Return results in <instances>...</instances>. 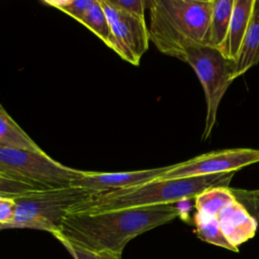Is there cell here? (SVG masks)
<instances>
[{"mask_svg": "<svg viewBox=\"0 0 259 259\" xmlns=\"http://www.w3.org/2000/svg\"><path fill=\"white\" fill-rule=\"evenodd\" d=\"M0 171L38 189L71 186L82 170L67 167L45 151L33 152L0 146Z\"/></svg>", "mask_w": 259, "mask_h": 259, "instance_id": "8992f818", "label": "cell"}, {"mask_svg": "<svg viewBox=\"0 0 259 259\" xmlns=\"http://www.w3.org/2000/svg\"><path fill=\"white\" fill-rule=\"evenodd\" d=\"M259 63V0H254L253 9L240 52L235 61V77L245 74Z\"/></svg>", "mask_w": 259, "mask_h": 259, "instance_id": "7c38bea8", "label": "cell"}, {"mask_svg": "<svg viewBox=\"0 0 259 259\" xmlns=\"http://www.w3.org/2000/svg\"><path fill=\"white\" fill-rule=\"evenodd\" d=\"M213 0H150V40L163 54L180 59L192 46H204Z\"/></svg>", "mask_w": 259, "mask_h": 259, "instance_id": "7a4b0ae2", "label": "cell"}, {"mask_svg": "<svg viewBox=\"0 0 259 259\" xmlns=\"http://www.w3.org/2000/svg\"><path fill=\"white\" fill-rule=\"evenodd\" d=\"M234 175L235 172L170 179L160 178L136 187L96 194L72 212H99L140 206L174 204L195 198L199 193L212 187H229Z\"/></svg>", "mask_w": 259, "mask_h": 259, "instance_id": "3957f363", "label": "cell"}, {"mask_svg": "<svg viewBox=\"0 0 259 259\" xmlns=\"http://www.w3.org/2000/svg\"><path fill=\"white\" fill-rule=\"evenodd\" d=\"M65 249L70 253V255L73 257V259H116L110 256H106V255H99V254H95L93 252H90L88 250L73 246L71 244L62 242L61 243Z\"/></svg>", "mask_w": 259, "mask_h": 259, "instance_id": "7402d4cb", "label": "cell"}, {"mask_svg": "<svg viewBox=\"0 0 259 259\" xmlns=\"http://www.w3.org/2000/svg\"><path fill=\"white\" fill-rule=\"evenodd\" d=\"M172 166L114 173L82 170L80 177L75 179L71 186L86 189L94 194L118 191L160 179Z\"/></svg>", "mask_w": 259, "mask_h": 259, "instance_id": "9c48e42d", "label": "cell"}, {"mask_svg": "<svg viewBox=\"0 0 259 259\" xmlns=\"http://www.w3.org/2000/svg\"><path fill=\"white\" fill-rule=\"evenodd\" d=\"M174 204L140 206L99 212H71L53 235L60 243L120 259L136 237L180 217Z\"/></svg>", "mask_w": 259, "mask_h": 259, "instance_id": "6da1fadb", "label": "cell"}, {"mask_svg": "<svg viewBox=\"0 0 259 259\" xmlns=\"http://www.w3.org/2000/svg\"><path fill=\"white\" fill-rule=\"evenodd\" d=\"M16 211L14 198L0 196V230L9 229Z\"/></svg>", "mask_w": 259, "mask_h": 259, "instance_id": "ffe728a7", "label": "cell"}, {"mask_svg": "<svg viewBox=\"0 0 259 259\" xmlns=\"http://www.w3.org/2000/svg\"><path fill=\"white\" fill-rule=\"evenodd\" d=\"M236 198L246 207L249 213L259 224V188L243 189L229 186Z\"/></svg>", "mask_w": 259, "mask_h": 259, "instance_id": "d6986e66", "label": "cell"}, {"mask_svg": "<svg viewBox=\"0 0 259 259\" xmlns=\"http://www.w3.org/2000/svg\"><path fill=\"white\" fill-rule=\"evenodd\" d=\"M259 162V150L236 148L212 151L174 164L161 178H181L236 172Z\"/></svg>", "mask_w": 259, "mask_h": 259, "instance_id": "ba28073f", "label": "cell"}, {"mask_svg": "<svg viewBox=\"0 0 259 259\" xmlns=\"http://www.w3.org/2000/svg\"><path fill=\"white\" fill-rule=\"evenodd\" d=\"M94 193L76 186L38 189L14 198L15 217L11 228L46 231L54 235L64 219L89 201Z\"/></svg>", "mask_w": 259, "mask_h": 259, "instance_id": "277c9868", "label": "cell"}, {"mask_svg": "<svg viewBox=\"0 0 259 259\" xmlns=\"http://www.w3.org/2000/svg\"><path fill=\"white\" fill-rule=\"evenodd\" d=\"M0 146L41 152L35 142L14 121L0 103Z\"/></svg>", "mask_w": 259, "mask_h": 259, "instance_id": "5bb4252c", "label": "cell"}, {"mask_svg": "<svg viewBox=\"0 0 259 259\" xmlns=\"http://www.w3.org/2000/svg\"><path fill=\"white\" fill-rule=\"evenodd\" d=\"M234 0H213L212 12L206 31L204 46L219 49L230 25Z\"/></svg>", "mask_w": 259, "mask_h": 259, "instance_id": "4fadbf2b", "label": "cell"}, {"mask_svg": "<svg viewBox=\"0 0 259 259\" xmlns=\"http://www.w3.org/2000/svg\"><path fill=\"white\" fill-rule=\"evenodd\" d=\"M80 23L95 33L107 47L111 48L112 35L110 25L100 0H95L93 6L81 19Z\"/></svg>", "mask_w": 259, "mask_h": 259, "instance_id": "2e32d148", "label": "cell"}, {"mask_svg": "<svg viewBox=\"0 0 259 259\" xmlns=\"http://www.w3.org/2000/svg\"><path fill=\"white\" fill-rule=\"evenodd\" d=\"M193 223L195 226L196 235L200 240L230 251H239V249L231 245L226 239L215 218L196 211L193 217Z\"/></svg>", "mask_w": 259, "mask_h": 259, "instance_id": "9a60e30c", "label": "cell"}, {"mask_svg": "<svg viewBox=\"0 0 259 259\" xmlns=\"http://www.w3.org/2000/svg\"><path fill=\"white\" fill-rule=\"evenodd\" d=\"M254 0H234L227 35L218 49L228 60L236 61L250 21Z\"/></svg>", "mask_w": 259, "mask_h": 259, "instance_id": "8fae6325", "label": "cell"}, {"mask_svg": "<svg viewBox=\"0 0 259 259\" xmlns=\"http://www.w3.org/2000/svg\"><path fill=\"white\" fill-rule=\"evenodd\" d=\"M34 190H38V188L0 171V196L16 198Z\"/></svg>", "mask_w": 259, "mask_h": 259, "instance_id": "ac0fdd59", "label": "cell"}, {"mask_svg": "<svg viewBox=\"0 0 259 259\" xmlns=\"http://www.w3.org/2000/svg\"><path fill=\"white\" fill-rule=\"evenodd\" d=\"M197 75L205 95L206 116L201 140L209 138L217 121L221 100L235 77V61L226 59L217 49L206 46H192L186 49L181 58Z\"/></svg>", "mask_w": 259, "mask_h": 259, "instance_id": "5b68a950", "label": "cell"}, {"mask_svg": "<svg viewBox=\"0 0 259 259\" xmlns=\"http://www.w3.org/2000/svg\"><path fill=\"white\" fill-rule=\"evenodd\" d=\"M212 217L218 220L226 239L237 249L256 234L258 223L236 196L226 202Z\"/></svg>", "mask_w": 259, "mask_h": 259, "instance_id": "30bf717a", "label": "cell"}, {"mask_svg": "<svg viewBox=\"0 0 259 259\" xmlns=\"http://www.w3.org/2000/svg\"><path fill=\"white\" fill-rule=\"evenodd\" d=\"M95 0H46L45 4L53 6L69 16L73 17L77 21L85 16V14L91 9Z\"/></svg>", "mask_w": 259, "mask_h": 259, "instance_id": "e0dca14e", "label": "cell"}, {"mask_svg": "<svg viewBox=\"0 0 259 259\" xmlns=\"http://www.w3.org/2000/svg\"><path fill=\"white\" fill-rule=\"evenodd\" d=\"M107 16L111 35V48L122 60L138 66L149 48V30L145 16L131 14L100 0Z\"/></svg>", "mask_w": 259, "mask_h": 259, "instance_id": "52a82bcc", "label": "cell"}, {"mask_svg": "<svg viewBox=\"0 0 259 259\" xmlns=\"http://www.w3.org/2000/svg\"><path fill=\"white\" fill-rule=\"evenodd\" d=\"M111 6L122 10L124 12L145 16V9L147 8L146 0H106Z\"/></svg>", "mask_w": 259, "mask_h": 259, "instance_id": "44dd1931", "label": "cell"}]
</instances>
